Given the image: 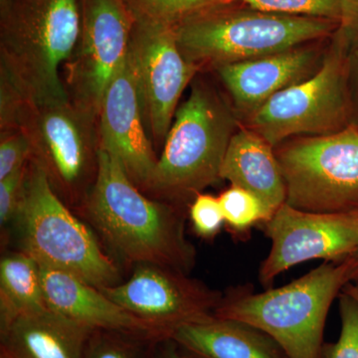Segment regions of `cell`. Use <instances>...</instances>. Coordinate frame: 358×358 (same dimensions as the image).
<instances>
[{"label":"cell","instance_id":"e0dca14e","mask_svg":"<svg viewBox=\"0 0 358 358\" xmlns=\"http://www.w3.org/2000/svg\"><path fill=\"white\" fill-rule=\"evenodd\" d=\"M94 329L45 308L15 320L1 336L7 358H86Z\"/></svg>","mask_w":358,"mask_h":358},{"label":"cell","instance_id":"2e32d148","mask_svg":"<svg viewBox=\"0 0 358 358\" xmlns=\"http://www.w3.org/2000/svg\"><path fill=\"white\" fill-rule=\"evenodd\" d=\"M315 58L313 51L294 48L216 68L237 107L254 113L275 94L303 81Z\"/></svg>","mask_w":358,"mask_h":358},{"label":"cell","instance_id":"7a4b0ae2","mask_svg":"<svg viewBox=\"0 0 358 358\" xmlns=\"http://www.w3.org/2000/svg\"><path fill=\"white\" fill-rule=\"evenodd\" d=\"M350 277L348 259L324 262L289 284L263 293L247 286L231 288L214 315L260 329L288 358H320L327 313Z\"/></svg>","mask_w":358,"mask_h":358},{"label":"cell","instance_id":"e575fe53","mask_svg":"<svg viewBox=\"0 0 358 358\" xmlns=\"http://www.w3.org/2000/svg\"><path fill=\"white\" fill-rule=\"evenodd\" d=\"M0 358H7V357H3V355H0Z\"/></svg>","mask_w":358,"mask_h":358},{"label":"cell","instance_id":"7402d4cb","mask_svg":"<svg viewBox=\"0 0 358 358\" xmlns=\"http://www.w3.org/2000/svg\"><path fill=\"white\" fill-rule=\"evenodd\" d=\"M134 18L176 25L210 7L229 0H124Z\"/></svg>","mask_w":358,"mask_h":358},{"label":"cell","instance_id":"d4e9b609","mask_svg":"<svg viewBox=\"0 0 358 358\" xmlns=\"http://www.w3.org/2000/svg\"><path fill=\"white\" fill-rule=\"evenodd\" d=\"M338 299L341 334L336 343H324L320 358H358V301L343 291Z\"/></svg>","mask_w":358,"mask_h":358},{"label":"cell","instance_id":"1f68e13d","mask_svg":"<svg viewBox=\"0 0 358 358\" xmlns=\"http://www.w3.org/2000/svg\"><path fill=\"white\" fill-rule=\"evenodd\" d=\"M352 263V277H350V282L358 285V251L350 258Z\"/></svg>","mask_w":358,"mask_h":358},{"label":"cell","instance_id":"6da1fadb","mask_svg":"<svg viewBox=\"0 0 358 358\" xmlns=\"http://www.w3.org/2000/svg\"><path fill=\"white\" fill-rule=\"evenodd\" d=\"M84 214L103 242L124 262L150 264L190 274L196 250L185 234L179 205L148 199L115 155L101 148Z\"/></svg>","mask_w":358,"mask_h":358},{"label":"cell","instance_id":"5bb4252c","mask_svg":"<svg viewBox=\"0 0 358 358\" xmlns=\"http://www.w3.org/2000/svg\"><path fill=\"white\" fill-rule=\"evenodd\" d=\"M98 119L101 148L121 160L131 180L145 189L157 159L145 131L129 55L106 91Z\"/></svg>","mask_w":358,"mask_h":358},{"label":"cell","instance_id":"ba28073f","mask_svg":"<svg viewBox=\"0 0 358 358\" xmlns=\"http://www.w3.org/2000/svg\"><path fill=\"white\" fill-rule=\"evenodd\" d=\"M289 206L322 213L358 212V129L303 136L275 152Z\"/></svg>","mask_w":358,"mask_h":358},{"label":"cell","instance_id":"8fae6325","mask_svg":"<svg viewBox=\"0 0 358 358\" xmlns=\"http://www.w3.org/2000/svg\"><path fill=\"white\" fill-rule=\"evenodd\" d=\"M128 55L145 128L155 141H166L179 99L199 66L181 53L173 26L138 18H134Z\"/></svg>","mask_w":358,"mask_h":358},{"label":"cell","instance_id":"83f0119b","mask_svg":"<svg viewBox=\"0 0 358 358\" xmlns=\"http://www.w3.org/2000/svg\"><path fill=\"white\" fill-rule=\"evenodd\" d=\"M1 134L0 180L22 169L31 157V145L21 129Z\"/></svg>","mask_w":358,"mask_h":358},{"label":"cell","instance_id":"836d02e7","mask_svg":"<svg viewBox=\"0 0 358 358\" xmlns=\"http://www.w3.org/2000/svg\"><path fill=\"white\" fill-rule=\"evenodd\" d=\"M7 2H8V0H0V8H1V7H3L4 6H6Z\"/></svg>","mask_w":358,"mask_h":358},{"label":"cell","instance_id":"4dcf8cb0","mask_svg":"<svg viewBox=\"0 0 358 358\" xmlns=\"http://www.w3.org/2000/svg\"><path fill=\"white\" fill-rule=\"evenodd\" d=\"M152 358H190L171 338L160 339L152 343Z\"/></svg>","mask_w":358,"mask_h":358},{"label":"cell","instance_id":"4316f807","mask_svg":"<svg viewBox=\"0 0 358 358\" xmlns=\"http://www.w3.org/2000/svg\"><path fill=\"white\" fill-rule=\"evenodd\" d=\"M27 100L6 71L0 69V127L1 134L18 131Z\"/></svg>","mask_w":358,"mask_h":358},{"label":"cell","instance_id":"9c48e42d","mask_svg":"<svg viewBox=\"0 0 358 358\" xmlns=\"http://www.w3.org/2000/svg\"><path fill=\"white\" fill-rule=\"evenodd\" d=\"M81 25L68 60L71 102L99 117L103 96L128 56L134 17L124 0H80Z\"/></svg>","mask_w":358,"mask_h":358},{"label":"cell","instance_id":"484cf974","mask_svg":"<svg viewBox=\"0 0 358 358\" xmlns=\"http://www.w3.org/2000/svg\"><path fill=\"white\" fill-rule=\"evenodd\" d=\"M193 229L204 239H213L225 224L218 197L199 193L189 206Z\"/></svg>","mask_w":358,"mask_h":358},{"label":"cell","instance_id":"8992f818","mask_svg":"<svg viewBox=\"0 0 358 358\" xmlns=\"http://www.w3.org/2000/svg\"><path fill=\"white\" fill-rule=\"evenodd\" d=\"M232 134L230 115L217 96L202 85L193 86L176 110L145 189L176 205L196 196L220 179Z\"/></svg>","mask_w":358,"mask_h":358},{"label":"cell","instance_id":"4fadbf2b","mask_svg":"<svg viewBox=\"0 0 358 358\" xmlns=\"http://www.w3.org/2000/svg\"><path fill=\"white\" fill-rule=\"evenodd\" d=\"M341 51L336 43L313 77L282 90L252 113V129L274 148L294 134H333L345 113Z\"/></svg>","mask_w":358,"mask_h":358},{"label":"cell","instance_id":"d6a6232c","mask_svg":"<svg viewBox=\"0 0 358 358\" xmlns=\"http://www.w3.org/2000/svg\"><path fill=\"white\" fill-rule=\"evenodd\" d=\"M343 292L350 294V296H353L358 301V285L352 284V282H348L345 285V288L343 289Z\"/></svg>","mask_w":358,"mask_h":358},{"label":"cell","instance_id":"30bf717a","mask_svg":"<svg viewBox=\"0 0 358 358\" xmlns=\"http://www.w3.org/2000/svg\"><path fill=\"white\" fill-rule=\"evenodd\" d=\"M271 241L268 256L259 268L258 279L270 289L275 278L307 261L341 263L358 251V212L322 213L282 204L261 224Z\"/></svg>","mask_w":358,"mask_h":358},{"label":"cell","instance_id":"f546056e","mask_svg":"<svg viewBox=\"0 0 358 358\" xmlns=\"http://www.w3.org/2000/svg\"><path fill=\"white\" fill-rule=\"evenodd\" d=\"M336 44L343 47L358 40V0H341Z\"/></svg>","mask_w":358,"mask_h":358},{"label":"cell","instance_id":"ac0fdd59","mask_svg":"<svg viewBox=\"0 0 358 358\" xmlns=\"http://www.w3.org/2000/svg\"><path fill=\"white\" fill-rule=\"evenodd\" d=\"M169 338L190 358H288L260 329L215 315L183 324Z\"/></svg>","mask_w":358,"mask_h":358},{"label":"cell","instance_id":"f1b7e54d","mask_svg":"<svg viewBox=\"0 0 358 358\" xmlns=\"http://www.w3.org/2000/svg\"><path fill=\"white\" fill-rule=\"evenodd\" d=\"M28 164L22 169L0 180V223L1 226L14 221L22 200Z\"/></svg>","mask_w":358,"mask_h":358},{"label":"cell","instance_id":"44dd1931","mask_svg":"<svg viewBox=\"0 0 358 358\" xmlns=\"http://www.w3.org/2000/svg\"><path fill=\"white\" fill-rule=\"evenodd\" d=\"M218 199L226 225L235 236L243 240L252 228L272 217L258 197L239 186L231 185Z\"/></svg>","mask_w":358,"mask_h":358},{"label":"cell","instance_id":"3957f363","mask_svg":"<svg viewBox=\"0 0 358 358\" xmlns=\"http://www.w3.org/2000/svg\"><path fill=\"white\" fill-rule=\"evenodd\" d=\"M80 25V0H8L0 8V69L28 103L70 100L59 69L74 52Z\"/></svg>","mask_w":358,"mask_h":358},{"label":"cell","instance_id":"52a82bcc","mask_svg":"<svg viewBox=\"0 0 358 358\" xmlns=\"http://www.w3.org/2000/svg\"><path fill=\"white\" fill-rule=\"evenodd\" d=\"M98 117L71 102L27 103L20 129L29 140L31 157L64 202H83L98 171Z\"/></svg>","mask_w":358,"mask_h":358},{"label":"cell","instance_id":"7c38bea8","mask_svg":"<svg viewBox=\"0 0 358 358\" xmlns=\"http://www.w3.org/2000/svg\"><path fill=\"white\" fill-rule=\"evenodd\" d=\"M99 289L164 338L183 324L214 315L223 298V293L189 274L150 264L138 265L122 284Z\"/></svg>","mask_w":358,"mask_h":358},{"label":"cell","instance_id":"d6986e66","mask_svg":"<svg viewBox=\"0 0 358 358\" xmlns=\"http://www.w3.org/2000/svg\"><path fill=\"white\" fill-rule=\"evenodd\" d=\"M220 178L253 193L272 216L286 203V182L274 147L253 129L232 134Z\"/></svg>","mask_w":358,"mask_h":358},{"label":"cell","instance_id":"9a60e30c","mask_svg":"<svg viewBox=\"0 0 358 358\" xmlns=\"http://www.w3.org/2000/svg\"><path fill=\"white\" fill-rule=\"evenodd\" d=\"M38 266L45 301L51 310L94 331H117L148 341L166 339L93 285L64 271Z\"/></svg>","mask_w":358,"mask_h":358},{"label":"cell","instance_id":"603a6c76","mask_svg":"<svg viewBox=\"0 0 358 358\" xmlns=\"http://www.w3.org/2000/svg\"><path fill=\"white\" fill-rule=\"evenodd\" d=\"M154 341L96 329L89 339L86 358H152Z\"/></svg>","mask_w":358,"mask_h":358},{"label":"cell","instance_id":"cb8c5ba5","mask_svg":"<svg viewBox=\"0 0 358 358\" xmlns=\"http://www.w3.org/2000/svg\"><path fill=\"white\" fill-rule=\"evenodd\" d=\"M241 1L252 8L267 13L324 18L338 23L341 0H229Z\"/></svg>","mask_w":358,"mask_h":358},{"label":"cell","instance_id":"277c9868","mask_svg":"<svg viewBox=\"0 0 358 358\" xmlns=\"http://www.w3.org/2000/svg\"><path fill=\"white\" fill-rule=\"evenodd\" d=\"M231 2V1H230ZM230 2L210 7L173 25L186 60L216 67L292 50L326 37L338 23L324 18L235 8Z\"/></svg>","mask_w":358,"mask_h":358},{"label":"cell","instance_id":"ffe728a7","mask_svg":"<svg viewBox=\"0 0 358 358\" xmlns=\"http://www.w3.org/2000/svg\"><path fill=\"white\" fill-rule=\"evenodd\" d=\"M47 308L38 263L24 252H10L0 261V334L24 315Z\"/></svg>","mask_w":358,"mask_h":358},{"label":"cell","instance_id":"5b68a950","mask_svg":"<svg viewBox=\"0 0 358 358\" xmlns=\"http://www.w3.org/2000/svg\"><path fill=\"white\" fill-rule=\"evenodd\" d=\"M13 222L20 251L39 265L70 273L96 288L119 282L114 261L91 230L71 213L34 160L28 162L22 200Z\"/></svg>","mask_w":358,"mask_h":358}]
</instances>
